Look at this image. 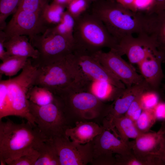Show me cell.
Wrapping results in <instances>:
<instances>
[{
	"label": "cell",
	"mask_w": 165,
	"mask_h": 165,
	"mask_svg": "<svg viewBox=\"0 0 165 165\" xmlns=\"http://www.w3.org/2000/svg\"><path fill=\"white\" fill-rule=\"evenodd\" d=\"M124 89L106 82L90 81L86 86V91L105 103L114 101L121 95Z\"/></svg>",
	"instance_id": "21"
},
{
	"label": "cell",
	"mask_w": 165,
	"mask_h": 165,
	"mask_svg": "<svg viewBox=\"0 0 165 165\" xmlns=\"http://www.w3.org/2000/svg\"><path fill=\"white\" fill-rule=\"evenodd\" d=\"M53 2H55L65 7L67 6L71 0H52Z\"/></svg>",
	"instance_id": "42"
},
{
	"label": "cell",
	"mask_w": 165,
	"mask_h": 165,
	"mask_svg": "<svg viewBox=\"0 0 165 165\" xmlns=\"http://www.w3.org/2000/svg\"><path fill=\"white\" fill-rule=\"evenodd\" d=\"M39 156L38 152L34 148L27 154L8 163L9 165H35Z\"/></svg>",
	"instance_id": "35"
},
{
	"label": "cell",
	"mask_w": 165,
	"mask_h": 165,
	"mask_svg": "<svg viewBox=\"0 0 165 165\" xmlns=\"http://www.w3.org/2000/svg\"><path fill=\"white\" fill-rule=\"evenodd\" d=\"M8 79L1 80L0 82V120L12 115L8 91Z\"/></svg>",
	"instance_id": "29"
},
{
	"label": "cell",
	"mask_w": 165,
	"mask_h": 165,
	"mask_svg": "<svg viewBox=\"0 0 165 165\" xmlns=\"http://www.w3.org/2000/svg\"><path fill=\"white\" fill-rule=\"evenodd\" d=\"M29 58L11 56L2 61L0 64V76L4 75L11 77L22 70Z\"/></svg>",
	"instance_id": "26"
},
{
	"label": "cell",
	"mask_w": 165,
	"mask_h": 165,
	"mask_svg": "<svg viewBox=\"0 0 165 165\" xmlns=\"http://www.w3.org/2000/svg\"><path fill=\"white\" fill-rule=\"evenodd\" d=\"M91 13L102 21L118 43L126 36L146 33L148 14L134 12L115 0H96Z\"/></svg>",
	"instance_id": "1"
},
{
	"label": "cell",
	"mask_w": 165,
	"mask_h": 165,
	"mask_svg": "<svg viewBox=\"0 0 165 165\" xmlns=\"http://www.w3.org/2000/svg\"><path fill=\"white\" fill-rule=\"evenodd\" d=\"M65 7L53 2L47 3L44 6L40 15L44 24L48 28H51L59 23L65 12Z\"/></svg>",
	"instance_id": "25"
},
{
	"label": "cell",
	"mask_w": 165,
	"mask_h": 165,
	"mask_svg": "<svg viewBox=\"0 0 165 165\" xmlns=\"http://www.w3.org/2000/svg\"><path fill=\"white\" fill-rule=\"evenodd\" d=\"M47 139L37 126L28 121L20 124L9 119L0 120V162L4 165L28 153L39 143Z\"/></svg>",
	"instance_id": "4"
},
{
	"label": "cell",
	"mask_w": 165,
	"mask_h": 165,
	"mask_svg": "<svg viewBox=\"0 0 165 165\" xmlns=\"http://www.w3.org/2000/svg\"><path fill=\"white\" fill-rule=\"evenodd\" d=\"M35 65L37 73L35 85L46 88L54 94L67 88L86 91L90 81L80 71L73 53L47 64Z\"/></svg>",
	"instance_id": "2"
},
{
	"label": "cell",
	"mask_w": 165,
	"mask_h": 165,
	"mask_svg": "<svg viewBox=\"0 0 165 165\" xmlns=\"http://www.w3.org/2000/svg\"><path fill=\"white\" fill-rule=\"evenodd\" d=\"M73 53L80 71L88 80L106 82L120 88H126L124 84L92 54L78 50H75Z\"/></svg>",
	"instance_id": "13"
},
{
	"label": "cell",
	"mask_w": 165,
	"mask_h": 165,
	"mask_svg": "<svg viewBox=\"0 0 165 165\" xmlns=\"http://www.w3.org/2000/svg\"><path fill=\"white\" fill-rule=\"evenodd\" d=\"M146 32L153 41L163 62H165V10L148 15Z\"/></svg>",
	"instance_id": "17"
},
{
	"label": "cell",
	"mask_w": 165,
	"mask_h": 165,
	"mask_svg": "<svg viewBox=\"0 0 165 165\" xmlns=\"http://www.w3.org/2000/svg\"><path fill=\"white\" fill-rule=\"evenodd\" d=\"M34 148L39 154L35 165H60L58 155L51 139L39 143Z\"/></svg>",
	"instance_id": "23"
},
{
	"label": "cell",
	"mask_w": 165,
	"mask_h": 165,
	"mask_svg": "<svg viewBox=\"0 0 165 165\" xmlns=\"http://www.w3.org/2000/svg\"><path fill=\"white\" fill-rule=\"evenodd\" d=\"M41 35L29 38L33 46L39 53L36 60L32 59L36 65L47 64L73 53L74 41L51 32L49 28Z\"/></svg>",
	"instance_id": "7"
},
{
	"label": "cell",
	"mask_w": 165,
	"mask_h": 165,
	"mask_svg": "<svg viewBox=\"0 0 165 165\" xmlns=\"http://www.w3.org/2000/svg\"><path fill=\"white\" fill-rule=\"evenodd\" d=\"M153 4L149 14L165 10V0H153Z\"/></svg>",
	"instance_id": "39"
},
{
	"label": "cell",
	"mask_w": 165,
	"mask_h": 165,
	"mask_svg": "<svg viewBox=\"0 0 165 165\" xmlns=\"http://www.w3.org/2000/svg\"><path fill=\"white\" fill-rule=\"evenodd\" d=\"M104 127L92 121H80L74 127L68 128L65 134L71 141L81 144L93 141L103 130Z\"/></svg>",
	"instance_id": "18"
},
{
	"label": "cell",
	"mask_w": 165,
	"mask_h": 165,
	"mask_svg": "<svg viewBox=\"0 0 165 165\" xmlns=\"http://www.w3.org/2000/svg\"><path fill=\"white\" fill-rule=\"evenodd\" d=\"M162 62L158 53L156 52L138 64L141 75L150 90L158 92L164 76L162 67Z\"/></svg>",
	"instance_id": "16"
},
{
	"label": "cell",
	"mask_w": 165,
	"mask_h": 165,
	"mask_svg": "<svg viewBox=\"0 0 165 165\" xmlns=\"http://www.w3.org/2000/svg\"><path fill=\"white\" fill-rule=\"evenodd\" d=\"M29 110L42 134L47 139L65 134L68 125L61 107L56 101L40 106L29 100Z\"/></svg>",
	"instance_id": "8"
},
{
	"label": "cell",
	"mask_w": 165,
	"mask_h": 165,
	"mask_svg": "<svg viewBox=\"0 0 165 165\" xmlns=\"http://www.w3.org/2000/svg\"><path fill=\"white\" fill-rule=\"evenodd\" d=\"M20 0H0V30H3L7 24L6 20L16 11Z\"/></svg>",
	"instance_id": "31"
},
{
	"label": "cell",
	"mask_w": 165,
	"mask_h": 165,
	"mask_svg": "<svg viewBox=\"0 0 165 165\" xmlns=\"http://www.w3.org/2000/svg\"><path fill=\"white\" fill-rule=\"evenodd\" d=\"M157 120L153 109L143 110L135 124L139 132L144 133L148 132Z\"/></svg>",
	"instance_id": "30"
},
{
	"label": "cell",
	"mask_w": 165,
	"mask_h": 165,
	"mask_svg": "<svg viewBox=\"0 0 165 165\" xmlns=\"http://www.w3.org/2000/svg\"><path fill=\"white\" fill-rule=\"evenodd\" d=\"M104 127L101 133L91 141L93 159L90 165H114L116 160L113 154L123 155L132 152L131 141L125 143Z\"/></svg>",
	"instance_id": "9"
},
{
	"label": "cell",
	"mask_w": 165,
	"mask_h": 165,
	"mask_svg": "<svg viewBox=\"0 0 165 165\" xmlns=\"http://www.w3.org/2000/svg\"><path fill=\"white\" fill-rule=\"evenodd\" d=\"M160 130L163 132H165V120H163Z\"/></svg>",
	"instance_id": "43"
},
{
	"label": "cell",
	"mask_w": 165,
	"mask_h": 165,
	"mask_svg": "<svg viewBox=\"0 0 165 165\" xmlns=\"http://www.w3.org/2000/svg\"><path fill=\"white\" fill-rule=\"evenodd\" d=\"M115 128L117 131L120 139L128 144L130 143V139H135L141 134L138 130L135 123L124 115L113 119L111 130L115 132Z\"/></svg>",
	"instance_id": "22"
},
{
	"label": "cell",
	"mask_w": 165,
	"mask_h": 165,
	"mask_svg": "<svg viewBox=\"0 0 165 165\" xmlns=\"http://www.w3.org/2000/svg\"><path fill=\"white\" fill-rule=\"evenodd\" d=\"M89 3L87 0H71L67 11L75 19L85 13Z\"/></svg>",
	"instance_id": "34"
},
{
	"label": "cell",
	"mask_w": 165,
	"mask_h": 165,
	"mask_svg": "<svg viewBox=\"0 0 165 165\" xmlns=\"http://www.w3.org/2000/svg\"></svg>",
	"instance_id": "45"
},
{
	"label": "cell",
	"mask_w": 165,
	"mask_h": 165,
	"mask_svg": "<svg viewBox=\"0 0 165 165\" xmlns=\"http://www.w3.org/2000/svg\"><path fill=\"white\" fill-rule=\"evenodd\" d=\"M163 133L159 130L157 132L141 134L134 141H131L132 152L139 156L156 155Z\"/></svg>",
	"instance_id": "19"
},
{
	"label": "cell",
	"mask_w": 165,
	"mask_h": 165,
	"mask_svg": "<svg viewBox=\"0 0 165 165\" xmlns=\"http://www.w3.org/2000/svg\"><path fill=\"white\" fill-rule=\"evenodd\" d=\"M47 3V0H20L17 9L40 14Z\"/></svg>",
	"instance_id": "33"
},
{
	"label": "cell",
	"mask_w": 165,
	"mask_h": 165,
	"mask_svg": "<svg viewBox=\"0 0 165 165\" xmlns=\"http://www.w3.org/2000/svg\"><path fill=\"white\" fill-rule=\"evenodd\" d=\"M73 37L75 50L90 54L104 48L115 50L118 44L102 21L91 13H85L75 19Z\"/></svg>",
	"instance_id": "5"
},
{
	"label": "cell",
	"mask_w": 165,
	"mask_h": 165,
	"mask_svg": "<svg viewBox=\"0 0 165 165\" xmlns=\"http://www.w3.org/2000/svg\"><path fill=\"white\" fill-rule=\"evenodd\" d=\"M88 1L90 2H94L96 0H87Z\"/></svg>",
	"instance_id": "44"
},
{
	"label": "cell",
	"mask_w": 165,
	"mask_h": 165,
	"mask_svg": "<svg viewBox=\"0 0 165 165\" xmlns=\"http://www.w3.org/2000/svg\"><path fill=\"white\" fill-rule=\"evenodd\" d=\"M148 90L150 88L144 80L138 84L126 87L121 95L113 101L108 114L103 121V126L111 130L113 119L124 115L137 96Z\"/></svg>",
	"instance_id": "15"
},
{
	"label": "cell",
	"mask_w": 165,
	"mask_h": 165,
	"mask_svg": "<svg viewBox=\"0 0 165 165\" xmlns=\"http://www.w3.org/2000/svg\"><path fill=\"white\" fill-rule=\"evenodd\" d=\"M28 100L39 106L48 105L54 102V95L47 88L34 85L30 90L28 95Z\"/></svg>",
	"instance_id": "28"
},
{
	"label": "cell",
	"mask_w": 165,
	"mask_h": 165,
	"mask_svg": "<svg viewBox=\"0 0 165 165\" xmlns=\"http://www.w3.org/2000/svg\"><path fill=\"white\" fill-rule=\"evenodd\" d=\"M54 95L69 127L80 121L103 122L112 106L86 91L67 88Z\"/></svg>",
	"instance_id": "3"
},
{
	"label": "cell",
	"mask_w": 165,
	"mask_h": 165,
	"mask_svg": "<svg viewBox=\"0 0 165 165\" xmlns=\"http://www.w3.org/2000/svg\"><path fill=\"white\" fill-rule=\"evenodd\" d=\"M51 139L57 150L60 165H86L92 161L91 141L80 144L71 141L65 134Z\"/></svg>",
	"instance_id": "10"
},
{
	"label": "cell",
	"mask_w": 165,
	"mask_h": 165,
	"mask_svg": "<svg viewBox=\"0 0 165 165\" xmlns=\"http://www.w3.org/2000/svg\"><path fill=\"white\" fill-rule=\"evenodd\" d=\"M37 67L29 58L21 72L16 76L8 79V88L12 115L26 119L37 126L29 110L28 95L35 85Z\"/></svg>",
	"instance_id": "6"
},
{
	"label": "cell",
	"mask_w": 165,
	"mask_h": 165,
	"mask_svg": "<svg viewBox=\"0 0 165 165\" xmlns=\"http://www.w3.org/2000/svg\"><path fill=\"white\" fill-rule=\"evenodd\" d=\"M158 92L148 90L141 94L140 100L143 110L152 109L160 101Z\"/></svg>",
	"instance_id": "32"
},
{
	"label": "cell",
	"mask_w": 165,
	"mask_h": 165,
	"mask_svg": "<svg viewBox=\"0 0 165 165\" xmlns=\"http://www.w3.org/2000/svg\"><path fill=\"white\" fill-rule=\"evenodd\" d=\"M48 28L40 14L17 9L3 31L6 40L16 35L28 36L30 38L43 33Z\"/></svg>",
	"instance_id": "12"
},
{
	"label": "cell",
	"mask_w": 165,
	"mask_h": 165,
	"mask_svg": "<svg viewBox=\"0 0 165 165\" xmlns=\"http://www.w3.org/2000/svg\"><path fill=\"white\" fill-rule=\"evenodd\" d=\"M142 93L138 96L134 100L124 114L130 118L135 123L140 116L143 110L140 100L141 96Z\"/></svg>",
	"instance_id": "36"
},
{
	"label": "cell",
	"mask_w": 165,
	"mask_h": 165,
	"mask_svg": "<svg viewBox=\"0 0 165 165\" xmlns=\"http://www.w3.org/2000/svg\"><path fill=\"white\" fill-rule=\"evenodd\" d=\"M75 24V19L66 10L64 13L60 22L54 27L49 28V29L53 33L74 40L73 32Z\"/></svg>",
	"instance_id": "27"
},
{
	"label": "cell",
	"mask_w": 165,
	"mask_h": 165,
	"mask_svg": "<svg viewBox=\"0 0 165 165\" xmlns=\"http://www.w3.org/2000/svg\"><path fill=\"white\" fill-rule=\"evenodd\" d=\"M28 38L26 35H16L6 40L4 46L8 54L10 56L25 57L33 60L38 59L39 53L33 46Z\"/></svg>",
	"instance_id": "20"
},
{
	"label": "cell",
	"mask_w": 165,
	"mask_h": 165,
	"mask_svg": "<svg viewBox=\"0 0 165 165\" xmlns=\"http://www.w3.org/2000/svg\"><path fill=\"white\" fill-rule=\"evenodd\" d=\"M125 8L134 12H137L136 9V0H115Z\"/></svg>",
	"instance_id": "41"
},
{
	"label": "cell",
	"mask_w": 165,
	"mask_h": 165,
	"mask_svg": "<svg viewBox=\"0 0 165 165\" xmlns=\"http://www.w3.org/2000/svg\"><path fill=\"white\" fill-rule=\"evenodd\" d=\"M153 110L157 120H165V102L160 101Z\"/></svg>",
	"instance_id": "38"
},
{
	"label": "cell",
	"mask_w": 165,
	"mask_h": 165,
	"mask_svg": "<svg viewBox=\"0 0 165 165\" xmlns=\"http://www.w3.org/2000/svg\"><path fill=\"white\" fill-rule=\"evenodd\" d=\"M6 40V36L3 30H0V59L2 61L6 59L10 56L4 46V43Z\"/></svg>",
	"instance_id": "37"
},
{
	"label": "cell",
	"mask_w": 165,
	"mask_h": 165,
	"mask_svg": "<svg viewBox=\"0 0 165 165\" xmlns=\"http://www.w3.org/2000/svg\"><path fill=\"white\" fill-rule=\"evenodd\" d=\"M156 155L165 164V132L162 134L159 148Z\"/></svg>",
	"instance_id": "40"
},
{
	"label": "cell",
	"mask_w": 165,
	"mask_h": 165,
	"mask_svg": "<svg viewBox=\"0 0 165 165\" xmlns=\"http://www.w3.org/2000/svg\"><path fill=\"white\" fill-rule=\"evenodd\" d=\"M91 54L124 84L126 87L138 84L144 80L130 64L112 50L107 52L101 50Z\"/></svg>",
	"instance_id": "11"
},
{
	"label": "cell",
	"mask_w": 165,
	"mask_h": 165,
	"mask_svg": "<svg viewBox=\"0 0 165 165\" xmlns=\"http://www.w3.org/2000/svg\"><path fill=\"white\" fill-rule=\"evenodd\" d=\"M116 165H165L156 155L139 156L132 152L125 155L116 154Z\"/></svg>",
	"instance_id": "24"
},
{
	"label": "cell",
	"mask_w": 165,
	"mask_h": 165,
	"mask_svg": "<svg viewBox=\"0 0 165 165\" xmlns=\"http://www.w3.org/2000/svg\"><path fill=\"white\" fill-rule=\"evenodd\" d=\"M113 50L121 56L126 55L131 64H137L157 51L153 41L145 33L138 35L136 37L131 35L123 38Z\"/></svg>",
	"instance_id": "14"
}]
</instances>
